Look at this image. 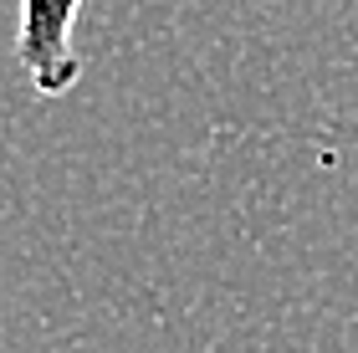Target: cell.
I'll list each match as a JSON object with an SVG mask.
<instances>
[{"instance_id": "cell-1", "label": "cell", "mask_w": 358, "mask_h": 353, "mask_svg": "<svg viewBox=\"0 0 358 353\" xmlns=\"http://www.w3.org/2000/svg\"><path fill=\"white\" fill-rule=\"evenodd\" d=\"M87 0H15V62L36 98H67L83 77L77 15Z\"/></svg>"}]
</instances>
